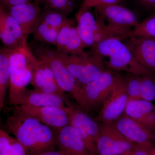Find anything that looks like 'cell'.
<instances>
[{"mask_svg":"<svg viewBox=\"0 0 155 155\" xmlns=\"http://www.w3.org/2000/svg\"><path fill=\"white\" fill-rule=\"evenodd\" d=\"M32 107H55L68 108L64 99L58 96L48 94L37 90L26 89L18 97L14 106Z\"/></svg>","mask_w":155,"mask_h":155,"instance_id":"d6986e66","label":"cell"},{"mask_svg":"<svg viewBox=\"0 0 155 155\" xmlns=\"http://www.w3.org/2000/svg\"><path fill=\"white\" fill-rule=\"evenodd\" d=\"M9 49V98L10 104L14 106L18 97L30 84L34 67L38 59L29 45L17 49Z\"/></svg>","mask_w":155,"mask_h":155,"instance_id":"3957f363","label":"cell"},{"mask_svg":"<svg viewBox=\"0 0 155 155\" xmlns=\"http://www.w3.org/2000/svg\"><path fill=\"white\" fill-rule=\"evenodd\" d=\"M15 107L33 116L45 125L57 130L70 124L69 108L55 107H32L16 106Z\"/></svg>","mask_w":155,"mask_h":155,"instance_id":"7c38bea8","label":"cell"},{"mask_svg":"<svg viewBox=\"0 0 155 155\" xmlns=\"http://www.w3.org/2000/svg\"><path fill=\"white\" fill-rule=\"evenodd\" d=\"M141 99L152 102L155 101V77L141 75Z\"/></svg>","mask_w":155,"mask_h":155,"instance_id":"f1b7e54d","label":"cell"},{"mask_svg":"<svg viewBox=\"0 0 155 155\" xmlns=\"http://www.w3.org/2000/svg\"><path fill=\"white\" fill-rule=\"evenodd\" d=\"M114 122L122 135L134 144L155 147V132L148 129L139 121L123 114Z\"/></svg>","mask_w":155,"mask_h":155,"instance_id":"30bf717a","label":"cell"},{"mask_svg":"<svg viewBox=\"0 0 155 155\" xmlns=\"http://www.w3.org/2000/svg\"><path fill=\"white\" fill-rule=\"evenodd\" d=\"M154 38V39L155 40V38Z\"/></svg>","mask_w":155,"mask_h":155,"instance_id":"f35d334b","label":"cell"},{"mask_svg":"<svg viewBox=\"0 0 155 155\" xmlns=\"http://www.w3.org/2000/svg\"><path fill=\"white\" fill-rule=\"evenodd\" d=\"M1 5L6 8L13 6L31 2V0H0Z\"/></svg>","mask_w":155,"mask_h":155,"instance_id":"e575fe53","label":"cell"},{"mask_svg":"<svg viewBox=\"0 0 155 155\" xmlns=\"http://www.w3.org/2000/svg\"><path fill=\"white\" fill-rule=\"evenodd\" d=\"M56 145L65 155H92L77 130L68 125L56 130Z\"/></svg>","mask_w":155,"mask_h":155,"instance_id":"2e32d148","label":"cell"},{"mask_svg":"<svg viewBox=\"0 0 155 155\" xmlns=\"http://www.w3.org/2000/svg\"><path fill=\"white\" fill-rule=\"evenodd\" d=\"M3 128L14 136L28 155L54 150L57 146L55 130L15 107Z\"/></svg>","mask_w":155,"mask_h":155,"instance_id":"6da1fadb","label":"cell"},{"mask_svg":"<svg viewBox=\"0 0 155 155\" xmlns=\"http://www.w3.org/2000/svg\"><path fill=\"white\" fill-rule=\"evenodd\" d=\"M8 48L4 47L0 49V110L4 107L5 98L10 80V67Z\"/></svg>","mask_w":155,"mask_h":155,"instance_id":"7402d4cb","label":"cell"},{"mask_svg":"<svg viewBox=\"0 0 155 155\" xmlns=\"http://www.w3.org/2000/svg\"><path fill=\"white\" fill-rule=\"evenodd\" d=\"M35 2L43 5V9L56 10L68 16L75 7V2L73 0H35Z\"/></svg>","mask_w":155,"mask_h":155,"instance_id":"484cf974","label":"cell"},{"mask_svg":"<svg viewBox=\"0 0 155 155\" xmlns=\"http://www.w3.org/2000/svg\"><path fill=\"white\" fill-rule=\"evenodd\" d=\"M139 122L142 123L148 129L155 132V108Z\"/></svg>","mask_w":155,"mask_h":155,"instance_id":"4dcf8cb0","label":"cell"},{"mask_svg":"<svg viewBox=\"0 0 155 155\" xmlns=\"http://www.w3.org/2000/svg\"><path fill=\"white\" fill-rule=\"evenodd\" d=\"M152 102L143 99L129 100L124 114L130 118L139 121L155 109Z\"/></svg>","mask_w":155,"mask_h":155,"instance_id":"603a6c76","label":"cell"},{"mask_svg":"<svg viewBox=\"0 0 155 155\" xmlns=\"http://www.w3.org/2000/svg\"><path fill=\"white\" fill-rule=\"evenodd\" d=\"M55 47L61 52L70 55L82 54L86 52L84 43L75 26L74 20L69 18L59 30Z\"/></svg>","mask_w":155,"mask_h":155,"instance_id":"9a60e30c","label":"cell"},{"mask_svg":"<svg viewBox=\"0 0 155 155\" xmlns=\"http://www.w3.org/2000/svg\"><path fill=\"white\" fill-rule=\"evenodd\" d=\"M94 9L95 15L106 23L131 27L133 29L140 24L135 12L119 4L99 6Z\"/></svg>","mask_w":155,"mask_h":155,"instance_id":"5bb4252c","label":"cell"},{"mask_svg":"<svg viewBox=\"0 0 155 155\" xmlns=\"http://www.w3.org/2000/svg\"><path fill=\"white\" fill-rule=\"evenodd\" d=\"M91 9L81 7L75 14L77 21L76 28L86 48L94 47L95 34L97 28L96 17L92 14Z\"/></svg>","mask_w":155,"mask_h":155,"instance_id":"ffe728a7","label":"cell"},{"mask_svg":"<svg viewBox=\"0 0 155 155\" xmlns=\"http://www.w3.org/2000/svg\"><path fill=\"white\" fill-rule=\"evenodd\" d=\"M126 155H155V147H147L135 145L131 151Z\"/></svg>","mask_w":155,"mask_h":155,"instance_id":"1f68e13d","label":"cell"},{"mask_svg":"<svg viewBox=\"0 0 155 155\" xmlns=\"http://www.w3.org/2000/svg\"><path fill=\"white\" fill-rule=\"evenodd\" d=\"M58 52L69 72L81 85L94 80L107 69L101 59L91 50L82 54Z\"/></svg>","mask_w":155,"mask_h":155,"instance_id":"8992f818","label":"cell"},{"mask_svg":"<svg viewBox=\"0 0 155 155\" xmlns=\"http://www.w3.org/2000/svg\"><path fill=\"white\" fill-rule=\"evenodd\" d=\"M99 127L97 143L98 155H126L133 149L135 144L122 135L114 122H102Z\"/></svg>","mask_w":155,"mask_h":155,"instance_id":"ba28073f","label":"cell"},{"mask_svg":"<svg viewBox=\"0 0 155 155\" xmlns=\"http://www.w3.org/2000/svg\"><path fill=\"white\" fill-rule=\"evenodd\" d=\"M36 155H65L64 153L61 151L60 150H55L54 149L46 151L43 152L39 153Z\"/></svg>","mask_w":155,"mask_h":155,"instance_id":"d590c367","label":"cell"},{"mask_svg":"<svg viewBox=\"0 0 155 155\" xmlns=\"http://www.w3.org/2000/svg\"><path fill=\"white\" fill-rule=\"evenodd\" d=\"M91 50L100 57L106 67L112 71L155 77L136 61L126 45L119 39L104 40Z\"/></svg>","mask_w":155,"mask_h":155,"instance_id":"7a4b0ae2","label":"cell"},{"mask_svg":"<svg viewBox=\"0 0 155 155\" xmlns=\"http://www.w3.org/2000/svg\"><path fill=\"white\" fill-rule=\"evenodd\" d=\"M5 155H28V154L24 147L16 138L13 143L11 150L8 153Z\"/></svg>","mask_w":155,"mask_h":155,"instance_id":"d6a6232c","label":"cell"},{"mask_svg":"<svg viewBox=\"0 0 155 155\" xmlns=\"http://www.w3.org/2000/svg\"><path fill=\"white\" fill-rule=\"evenodd\" d=\"M128 101L126 83L121 75L118 84L106 100L96 118L97 122H115L124 114Z\"/></svg>","mask_w":155,"mask_h":155,"instance_id":"8fae6325","label":"cell"},{"mask_svg":"<svg viewBox=\"0 0 155 155\" xmlns=\"http://www.w3.org/2000/svg\"><path fill=\"white\" fill-rule=\"evenodd\" d=\"M36 42L29 45L34 54L49 67L61 89L64 92L69 93L74 97L80 90L81 84L69 72L58 50L49 45Z\"/></svg>","mask_w":155,"mask_h":155,"instance_id":"5b68a950","label":"cell"},{"mask_svg":"<svg viewBox=\"0 0 155 155\" xmlns=\"http://www.w3.org/2000/svg\"><path fill=\"white\" fill-rule=\"evenodd\" d=\"M6 9L28 35L32 34L39 23L43 11L36 2L24 3Z\"/></svg>","mask_w":155,"mask_h":155,"instance_id":"ac0fdd59","label":"cell"},{"mask_svg":"<svg viewBox=\"0 0 155 155\" xmlns=\"http://www.w3.org/2000/svg\"><path fill=\"white\" fill-rule=\"evenodd\" d=\"M73 1H74V2H76V1H78V0H73Z\"/></svg>","mask_w":155,"mask_h":155,"instance_id":"8d00e7d4","label":"cell"},{"mask_svg":"<svg viewBox=\"0 0 155 155\" xmlns=\"http://www.w3.org/2000/svg\"><path fill=\"white\" fill-rule=\"evenodd\" d=\"M59 30L40 22L32 35L36 41L55 46Z\"/></svg>","mask_w":155,"mask_h":155,"instance_id":"cb8c5ba5","label":"cell"},{"mask_svg":"<svg viewBox=\"0 0 155 155\" xmlns=\"http://www.w3.org/2000/svg\"><path fill=\"white\" fill-rule=\"evenodd\" d=\"M137 4L147 12L155 14V0H135Z\"/></svg>","mask_w":155,"mask_h":155,"instance_id":"836d02e7","label":"cell"},{"mask_svg":"<svg viewBox=\"0 0 155 155\" xmlns=\"http://www.w3.org/2000/svg\"><path fill=\"white\" fill-rule=\"evenodd\" d=\"M95 17L97 28L95 34V46L107 39L116 38L123 41L130 36L133 29L131 27L106 23L103 19L96 15Z\"/></svg>","mask_w":155,"mask_h":155,"instance_id":"44dd1931","label":"cell"},{"mask_svg":"<svg viewBox=\"0 0 155 155\" xmlns=\"http://www.w3.org/2000/svg\"><path fill=\"white\" fill-rule=\"evenodd\" d=\"M30 84L34 89L39 91L58 96L64 100L67 98L49 67L38 59L34 67Z\"/></svg>","mask_w":155,"mask_h":155,"instance_id":"e0dca14e","label":"cell"},{"mask_svg":"<svg viewBox=\"0 0 155 155\" xmlns=\"http://www.w3.org/2000/svg\"><path fill=\"white\" fill-rule=\"evenodd\" d=\"M64 101L69 109L70 125L77 130L92 155H98L97 143L99 134V125L78 105L71 102L68 98Z\"/></svg>","mask_w":155,"mask_h":155,"instance_id":"52a82bcc","label":"cell"},{"mask_svg":"<svg viewBox=\"0 0 155 155\" xmlns=\"http://www.w3.org/2000/svg\"></svg>","mask_w":155,"mask_h":155,"instance_id":"74e56055","label":"cell"},{"mask_svg":"<svg viewBox=\"0 0 155 155\" xmlns=\"http://www.w3.org/2000/svg\"><path fill=\"white\" fill-rule=\"evenodd\" d=\"M68 19V15L60 11L43 9L40 22L60 30Z\"/></svg>","mask_w":155,"mask_h":155,"instance_id":"d4e9b609","label":"cell"},{"mask_svg":"<svg viewBox=\"0 0 155 155\" xmlns=\"http://www.w3.org/2000/svg\"><path fill=\"white\" fill-rule=\"evenodd\" d=\"M134 36L155 38V14L147 17L140 22L138 27L134 28L129 37Z\"/></svg>","mask_w":155,"mask_h":155,"instance_id":"83f0119b","label":"cell"},{"mask_svg":"<svg viewBox=\"0 0 155 155\" xmlns=\"http://www.w3.org/2000/svg\"><path fill=\"white\" fill-rule=\"evenodd\" d=\"M122 0H82L81 7L91 9L99 6L119 4Z\"/></svg>","mask_w":155,"mask_h":155,"instance_id":"f546056e","label":"cell"},{"mask_svg":"<svg viewBox=\"0 0 155 155\" xmlns=\"http://www.w3.org/2000/svg\"><path fill=\"white\" fill-rule=\"evenodd\" d=\"M5 7L0 6V38L5 47L17 49L28 47V37Z\"/></svg>","mask_w":155,"mask_h":155,"instance_id":"9c48e42d","label":"cell"},{"mask_svg":"<svg viewBox=\"0 0 155 155\" xmlns=\"http://www.w3.org/2000/svg\"><path fill=\"white\" fill-rule=\"evenodd\" d=\"M136 61L155 75V40L144 36H130L123 40Z\"/></svg>","mask_w":155,"mask_h":155,"instance_id":"4fadbf2b","label":"cell"},{"mask_svg":"<svg viewBox=\"0 0 155 155\" xmlns=\"http://www.w3.org/2000/svg\"><path fill=\"white\" fill-rule=\"evenodd\" d=\"M121 76L107 69L96 79L81 85L74 97L77 104L85 112L103 105L116 88Z\"/></svg>","mask_w":155,"mask_h":155,"instance_id":"277c9868","label":"cell"},{"mask_svg":"<svg viewBox=\"0 0 155 155\" xmlns=\"http://www.w3.org/2000/svg\"><path fill=\"white\" fill-rule=\"evenodd\" d=\"M124 76L128 100L141 99V75L127 73Z\"/></svg>","mask_w":155,"mask_h":155,"instance_id":"4316f807","label":"cell"}]
</instances>
